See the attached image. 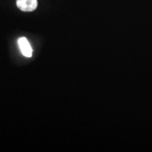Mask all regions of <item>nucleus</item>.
<instances>
[{
	"instance_id": "nucleus-1",
	"label": "nucleus",
	"mask_w": 152,
	"mask_h": 152,
	"mask_svg": "<svg viewBox=\"0 0 152 152\" xmlns=\"http://www.w3.org/2000/svg\"><path fill=\"white\" fill-rule=\"evenodd\" d=\"M18 8L23 11H33L37 7V0H17Z\"/></svg>"
},
{
	"instance_id": "nucleus-2",
	"label": "nucleus",
	"mask_w": 152,
	"mask_h": 152,
	"mask_svg": "<svg viewBox=\"0 0 152 152\" xmlns=\"http://www.w3.org/2000/svg\"><path fill=\"white\" fill-rule=\"evenodd\" d=\"M18 46L21 51L22 54L26 57H31L33 56V49L30 46L29 42L26 37L19 38L18 40Z\"/></svg>"
}]
</instances>
